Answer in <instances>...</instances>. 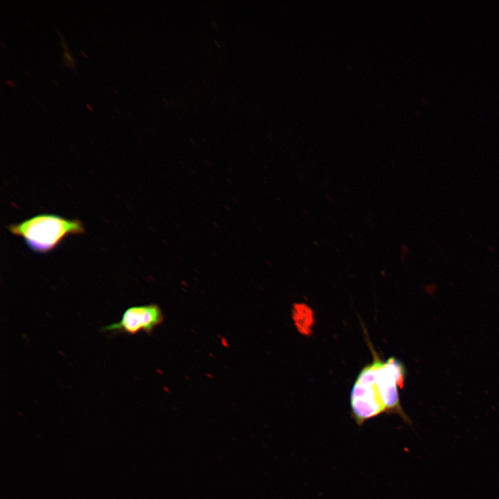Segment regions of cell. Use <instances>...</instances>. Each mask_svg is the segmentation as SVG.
Masks as SVG:
<instances>
[{
  "label": "cell",
  "mask_w": 499,
  "mask_h": 499,
  "mask_svg": "<svg viewBox=\"0 0 499 499\" xmlns=\"http://www.w3.org/2000/svg\"><path fill=\"white\" fill-rule=\"evenodd\" d=\"M373 361L360 371L350 394L351 414L358 426L383 413L396 414L406 423L410 419L404 412L399 388L405 379L404 365L394 357L386 360L372 349Z\"/></svg>",
  "instance_id": "cell-1"
},
{
  "label": "cell",
  "mask_w": 499,
  "mask_h": 499,
  "mask_svg": "<svg viewBox=\"0 0 499 499\" xmlns=\"http://www.w3.org/2000/svg\"><path fill=\"white\" fill-rule=\"evenodd\" d=\"M10 232L21 237L33 252L45 254L55 250L67 237L85 233L78 219H68L53 213H40L20 222L10 224Z\"/></svg>",
  "instance_id": "cell-2"
},
{
  "label": "cell",
  "mask_w": 499,
  "mask_h": 499,
  "mask_svg": "<svg viewBox=\"0 0 499 499\" xmlns=\"http://www.w3.org/2000/svg\"><path fill=\"white\" fill-rule=\"evenodd\" d=\"M162 321L163 314L157 305L134 306L124 311L119 322L104 326L102 331L130 335H134L140 331L149 333Z\"/></svg>",
  "instance_id": "cell-3"
},
{
  "label": "cell",
  "mask_w": 499,
  "mask_h": 499,
  "mask_svg": "<svg viewBox=\"0 0 499 499\" xmlns=\"http://www.w3.org/2000/svg\"><path fill=\"white\" fill-rule=\"evenodd\" d=\"M292 318L299 332L304 335H310L314 322L312 310L304 304L293 306Z\"/></svg>",
  "instance_id": "cell-4"
},
{
  "label": "cell",
  "mask_w": 499,
  "mask_h": 499,
  "mask_svg": "<svg viewBox=\"0 0 499 499\" xmlns=\"http://www.w3.org/2000/svg\"><path fill=\"white\" fill-rule=\"evenodd\" d=\"M57 32L60 38L61 46L63 49V52H62L63 63L67 68L74 70L76 67V60H75L74 57L73 56V55L71 54L62 34L58 30H57Z\"/></svg>",
  "instance_id": "cell-5"
},
{
  "label": "cell",
  "mask_w": 499,
  "mask_h": 499,
  "mask_svg": "<svg viewBox=\"0 0 499 499\" xmlns=\"http://www.w3.org/2000/svg\"><path fill=\"white\" fill-rule=\"evenodd\" d=\"M6 84L8 86L10 87H15V84L14 81L12 80H7L6 81Z\"/></svg>",
  "instance_id": "cell-6"
},
{
  "label": "cell",
  "mask_w": 499,
  "mask_h": 499,
  "mask_svg": "<svg viewBox=\"0 0 499 499\" xmlns=\"http://www.w3.org/2000/svg\"><path fill=\"white\" fill-rule=\"evenodd\" d=\"M86 107H87L88 109H89L90 111H91V112L93 111V109L91 108V107L89 105L86 104Z\"/></svg>",
  "instance_id": "cell-7"
},
{
  "label": "cell",
  "mask_w": 499,
  "mask_h": 499,
  "mask_svg": "<svg viewBox=\"0 0 499 499\" xmlns=\"http://www.w3.org/2000/svg\"><path fill=\"white\" fill-rule=\"evenodd\" d=\"M81 53H82V55H84V56H85V58H88V57L86 55V54H85L82 51H81Z\"/></svg>",
  "instance_id": "cell-8"
}]
</instances>
